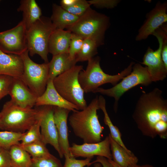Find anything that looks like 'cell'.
I'll list each match as a JSON object with an SVG mask.
<instances>
[{"instance_id":"29","label":"cell","mask_w":167,"mask_h":167,"mask_svg":"<svg viewBox=\"0 0 167 167\" xmlns=\"http://www.w3.org/2000/svg\"><path fill=\"white\" fill-rule=\"evenodd\" d=\"M46 145L42 140H40L26 145L21 146L32 158H38L50 154Z\"/></svg>"},{"instance_id":"3","label":"cell","mask_w":167,"mask_h":167,"mask_svg":"<svg viewBox=\"0 0 167 167\" xmlns=\"http://www.w3.org/2000/svg\"><path fill=\"white\" fill-rule=\"evenodd\" d=\"M109 24L108 17L90 7L66 29L84 39H89L94 41L98 46L104 43L105 33Z\"/></svg>"},{"instance_id":"27","label":"cell","mask_w":167,"mask_h":167,"mask_svg":"<svg viewBox=\"0 0 167 167\" xmlns=\"http://www.w3.org/2000/svg\"><path fill=\"white\" fill-rule=\"evenodd\" d=\"M24 133L7 131H0V146L3 149L9 150L12 146L20 144Z\"/></svg>"},{"instance_id":"41","label":"cell","mask_w":167,"mask_h":167,"mask_svg":"<svg viewBox=\"0 0 167 167\" xmlns=\"http://www.w3.org/2000/svg\"><path fill=\"white\" fill-rule=\"evenodd\" d=\"M3 149L0 146V152L2 149Z\"/></svg>"},{"instance_id":"37","label":"cell","mask_w":167,"mask_h":167,"mask_svg":"<svg viewBox=\"0 0 167 167\" xmlns=\"http://www.w3.org/2000/svg\"><path fill=\"white\" fill-rule=\"evenodd\" d=\"M94 164L93 167H113L108 159L102 156H97L96 160L91 162Z\"/></svg>"},{"instance_id":"24","label":"cell","mask_w":167,"mask_h":167,"mask_svg":"<svg viewBox=\"0 0 167 167\" xmlns=\"http://www.w3.org/2000/svg\"><path fill=\"white\" fill-rule=\"evenodd\" d=\"M9 152L11 167H32V158L20 144L12 146Z\"/></svg>"},{"instance_id":"14","label":"cell","mask_w":167,"mask_h":167,"mask_svg":"<svg viewBox=\"0 0 167 167\" xmlns=\"http://www.w3.org/2000/svg\"><path fill=\"white\" fill-rule=\"evenodd\" d=\"M167 5L158 2L148 14L144 23L139 28L135 38L136 41L147 39L167 21Z\"/></svg>"},{"instance_id":"8","label":"cell","mask_w":167,"mask_h":167,"mask_svg":"<svg viewBox=\"0 0 167 167\" xmlns=\"http://www.w3.org/2000/svg\"><path fill=\"white\" fill-rule=\"evenodd\" d=\"M152 82L147 67H143L137 63L133 64L131 72L119 83L109 89L98 88L93 92L99 93L113 97L115 100L114 109L116 110L119 99L126 92L138 85L147 86Z\"/></svg>"},{"instance_id":"2","label":"cell","mask_w":167,"mask_h":167,"mask_svg":"<svg viewBox=\"0 0 167 167\" xmlns=\"http://www.w3.org/2000/svg\"><path fill=\"white\" fill-rule=\"evenodd\" d=\"M100 109L98 97L93 99L84 109L73 112L69 117V124L76 135L85 143L101 141L104 128L99 122L97 110Z\"/></svg>"},{"instance_id":"9","label":"cell","mask_w":167,"mask_h":167,"mask_svg":"<svg viewBox=\"0 0 167 167\" xmlns=\"http://www.w3.org/2000/svg\"><path fill=\"white\" fill-rule=\"evenodd\" d=\"M24 65V70L21 78L29 88L38 97L45 91L49 76L48 63L38 64L32 60L28 50L20 55Z\"/></svg>"},{"instance_id":"1","label":"cell","mask_w":167,"mask_h":167,"mask_svg":"<svg viewBox=\"0 0 167 167\" xmlns=\"http://www.w3.org/2000/svg\"><path fill=\"white\" fill-rule=\"evenodd\" d=\"M162 93L157 88L143 92L136 103L132 116L143 135L151 138L167 137V101Z\"/></svg>"},{"instance_id":"35","label":"cell","mask_w":167,"mask_h":167,"mask_svg":"<svg viewBox=\"0 0 167 167\" xmlns=\"http://www.w3.org/2000/svg\"><path fill=\"white\" fill-rule=\"evenodd\" d=\"M90 5L100 8H111L116 6L118 2L115 0H91L88 1Z\"/></svg>"},{"instance_id":"30","label":"cell","mask_w":167,"mask_h":167,"mask_svg":"<svg viewBox=\"0 0 167 167\" xmlns=\"http://www.w3.org/2000/svg\"><path fill=\"white\" fill-rule=\"evenodd\" d=\"M32 167H63L60 160L51 154L38 158H32Z\"/></svg>"},{"instance_id":"38","label":"cell","mask_w":167,"mask_h":167,"mask_svg":"<svg viewBox=\"0 0 167 167\" xmlns=\"http://www.w3.org/2000/svg\"><path fill=\"white\" fill-rule=\"evenodd\" d=\"M77 0H62L60 1L61 6L63 8L70 7L74 4Z\"/></svg>"},{"instance_id":"12","label":"cell","mask_w":167,"mask_h":167,"mask_svg":"<svg viewBox=\"0 0 167 167\" xmlns=\"http://www.w3.org/2000/svg\"><path fill=\"white\" fill-rule=\"evenodd\" d=\"M157 38L159 43L158 48L155 51L150 48L147 49L141 63L147 67L152 82L162 81L167 75V68L161 58L163 42L162 28H159L152 34Z\"/></svg>"},{"instance_id":"15","label":"cell","mask_w":167,"mask_h":167,"mask_svg":"<svg viewBox=\"0 0 167 167\" xmlns=\"http://www.w3.org/2000/svg\"><path fill=\"white\" fill-rule=\"evenodd\" d=\"M9 95L15 104L24 108H33L38 97L21 78L13 77Z\"/></svg>"},{"instance_id":"42","label":"cell","mask_w":167,"mask_h":167,"mask_svg":"<svg viewBox=\"0 0 167 167\" xmlns=\"http://www.w3.org/2000/svg\"></svg>"},{"instance_id":"23","label":"cell","mask_w":167,"mask_h":167,"mask_svg":"<svg viewBox=\"0 0 167 167\" xmlns=\"http://www.w3.org/2000/svg\"><path fill=\"white\" fill-rule=\"evenodd\" d=\"M79 17L70 13L60 6L53 4L52 13L50 19L55 29L67 28L74 24Z\"/></svg>"},{"instance_id":"21","label":"cell","mask_w":167,"mask_h":167,"mask_svg":"<svg viewBox=\"0 0 167 167\" xmlns=\"http://www.w3.org/2000/svg\"><path fill=\"white\" fill-rule=\"evenodd\" d=\"M17 10L22 13V21L27 30L42 16L41 9L35 0H21Z\"/></svg>"},{"instance_id":"4","label":"cell","mask_w":167,"mask_h":167,"mask_svg":"<svg viewBox=\"0 0 167 167\" xmlns=\"http://www.w3.org/2000/svg\"><path fill=\"white\" fill-rule=\"evenodd\" d=\"M36 108H24L11 100L3 105L0 112V129L24 133L37 120Z\"/></svg>"},{"instance_id":"34","label":"cell","mask_w":167,"mask_h":167,"mask_svg":"<svg viewBox=\"0 0 167 167\" xmlns=\"http://www.w3.org/2000/svg\"><path fill=\"white\" fill-rule=\"evenodd\" d=\"M12 79L9 76L0 75V101L9 95Z\"/></svg>"},{"instance_id":"7","label":"cell","mask_w":167,"mask_h":167,"mask_svg":"<svg viewBox=\"0 0 167 167\" xmlns=\"http://www.w3.org/2000/svg\"><path fill=\"white\" fill-rule=\"evenodd\" d=\"M54 29L50 18L41 16L27 30L28 50L30 56L38 54L45 63L49 62L48 43Z\"/></svg>"},{"instance_id":"18","label":"cell","mask_w":167,"mask_h":167,"mask_svg":"<svg viewBox=\"0 0 167 167\" xmlns=\"http://www.w3.org/2000/svg\"><path fill=\"white\" fill-rule=\"evenodd\" d=\"M24 65L20 55L7 54L0 50V75L21 78Z\"/></svg>"},{"instance_id":"40","label":"cell","mask_w":167,"mask_h":167,"mask_svg":"<svg viewBox=\"0 0 167 167\" xmlns=\"http://www.w3.org/2000/svg\"><path fill=\"white\" fill-rule=\"evenodd\" d=\"M137 167H155L153 166L148 164H146L142 165H137Z\"/></svg>"},{"instance_id":"20","label":"cell","mask_w":167,"mask_h":167,"mask_svg":"<svg viewBox=\"0 0 167 167\" xmlns=\"http://www.w3.org/2000/svg\"><path fill=\"white\" fill-rule=\"evenodd\" d=\"M77 62L76 58L72 59L68 53L53 56L49 65V79L53 80L55 77L72 68Z\"/></svg>"},{"instance_id":"33","label":"cell","mask_w":167,"mask_h":167,"mask_svg":"<svg viewBox=\"0 0 167 167\" xmlns=\"http://www.w3.org/2000/svg\"><path fill=\"white\" fill-rule=\"evenodd\" d=\"M65 163L63 167H84L91 165V158H86L84 160H78L70 156L65 157Z\"/></svg>"},{"instance_id":"32","label":"cell","mask_w":167,"mask_h":167,"mask_svg":"<svg viewBox=\"0 0 167 167\" xmlns=\"http://www.w3.org/2000/svg\"><path fill=\"white\" fill-rule=\"evenodd\" d=\"M84 40L81 36L72 33L68 50L69 56L71 58H75L76 55L82 47Z\"/></svg>"},{"instance_id":"39","label":"cell","mask_w":167,"mask_h":167,"mask_svg":"<svg viewBox=\"0 0 167 167\" xmlns=\"http://www.w3.org/2000/svg\"><path fill=\"white\" fill-rule=\"evenodd\" d=\"M109 160V161L111 163V164H112V165H113V167H120V166H119L118 165L116 164V163H115L112 160ZM137 165H138L137 164V165H135L130 166L129 167H137Z\"/></svg>"},{"instance_id":"19","label":"cell","mask_w":167,"mask_h":167,"mask_svg":"<svg viewBox=\"0 0 167 167\" xmlns=\"http://www.w3.org/2000/svg\"><path fill=\"white\" fill-rule=\"evenodd\" d=\"M72 33L69 31L55 29L52 33L49 41L48 50L53 56L68 53Z\"/></svg>"},{"instance_id":"22","label":"cell","mask_w":167,"mask_h":167,"mask_svg":"<svg viewBox=\"0 0 167 167\" xmlns=\"http://www.w3.org/2000/svg\"><path fill=\"white\" fill-rule=\"evenodd\" d=\"M113 161L121 167H129L137 165L138 158L133 153L127 152L109 135Z\"/></svg>"},{"instance_id":"10","label":"cell","mask_w":167,"mask_h":167,"mask_svg":"<svg viewBox=\"0 0 167 167\" xmlns=\"http://www.w3.org/2000/svg\"><path fill=\"white\" fill-rule=\"evenodd\" d=\"M26 32L22 21L12 28L0 32V50L6 54L21 55L28 50Z\"/></svg>"},{"instance_id":"6","label":"cell","mask_w":167,"mask_h":167,"mask_svg":"<svg viewBox=\"0 0 167 167\" xmlns=\"http://www.w3.org/2000/svg\"><path fill=\"white\" fill-rule=\"evenodd\" d=\"M83 70L82 65H75L55 77L54 86L59 94L67 101L82 110L87 106L84 92L79 81L78 75Z\"/></svg>"},{"instance_id":"13","label":"cell","mask_w":167,"mask_h":167,"mask_svg":"<svg viewBox=\"0 0 167 167\" xmlns=\"http://www.w3.org/2000/svg\"><path fill=\"white\" fill-rule=\"evenodd\" d=\"M69 152L71 156L75 158L81 157L92 159L94 156H97L112 160L109 135L103 140L96 143H84L82 144L73 143L70 147Z\"/></svg>"},{"instance_id":"43","label":"cell","mask_w":167,"mask_h":167,"mask_svg":"<svg viewBox=\"0 0 167 167\" xmlns=\"http://www.w3.org/2000/svg\"></svg>"},{"instance_id":"17","label":"cell","mask_w":167,"mask_h":167,"mask_svg":"<svg viewBox=\"0 0 167 167\" xmlns=\"http://www.w3.org/2000/svg\"><path fill=\"white\" fill-rule=\"evenodd\" d=\"M50 105L64 108L73 112L79 110L78 107L67 101L58 92L53 84V80L49 79L44 93L37 97L35 106Z\"/></svg>"},{"instance_id":"26","label":"cell","mask_w":167,"mask_h":167,"mask_svg":"<svg viewBox=\"0 0 167 167\" xmlns=\"http://www.w3.org/2000/svg\"><path fill=\"white\" fill-rule=\"evenodd\" d=\"M98 46L95 41L89 39H84L82 47L75 56L77 62L88 61L97 53Z\"/></svg>"},{"instance_id":"5","label":"cell","mask_w":167,"mask_h":167,"mask_svg":"<svg viewBox=\"0 0 167 167\" xmlns=\"http://www.w3.org/2000/svg\"><path fill=\"white\" fill-rule=\"evenodd\" d=\"M100 62L99 57L92 58L88 61L86 69L79 72L78 80L84 92H93L100 86L105 84L110 83L115 85L120 80L131 72L134 64L131 62L120 73L110 75L103 71L100 66Z\"/></svg>"},{"instance_id":"11","label":"cell","mask_w":167,"mask_h":167,"mask_svg":"<svg viewBox=\"0 0 167 167\" xmlns=\"http://www.w3.org/2000/svg\"><path fill=\"white\" fill-rule=\"evenodd\" d=\"M37 119L40 122L42 140L46 144H49L57 152L60 158L63 155L58 142L57 130L54 117V106L43 105L36 106Z\"/></svg>"},{"instance_id":"25","label":"cell","mask_w":167,"mask_h":167,"mask_svg":"<svg viewBox=\"0 0 167 167\" xmlns=\"http://www.w3.org/2000/svg\"><path fill=\"white\" fill-rule=\"evenodd\" d=\"M99 105L104 114V122L109 129L110 135L112 138L129 153H132L126 147L121 138V134L118 128L112 123L108 114L106 108V102L104 98L102 96L98 97Z\"/></svg>"},{"instance_id":"31","label":"cell","mask_w":167,"mask_h":167,"mask_svg":"<svg viewBox=\"0 0 167 167\" xmlns=\"http://www.w3.org/2000/svg\"><path fill=\"white\" fill-rule=\"evenodd\" d=\"M90 6L88 1L77 0V2L72 6L63 9L72 15L80 17L90 7Z\"/></svg>"},{"instance_id":"16","label":"cell","mask_w":167,"mask_h":167,"mask_svg":"<svg viewBox=\"0 0 167 167\" xmlns=\"http://www.w3.org/2000/svg\"><path fill=\"white\" fill-rule=\"evenodd\" d=\"M71 111L66 109L54 106V117L58 133V143L64 157L71 156L67 124L68 115Z\"/></svg>"},{"instance_id":"28","label":"cell","mask_w":167,"mask_h":167,"mask_svg":"<svg viewBox=\"0 0 167 167\" xmlns=\"http://www.w3.org/2000/svg\"><path fill=\"white\" fill-rule=\"evenodd\" d=\"M40 140H42L40 122L37 120L28 130L24 133L21 139L20 145L22 146L26 145Z\"/></svg>"},{"instance_id":"36","label":"cell","mask_w":167,"mask_h":167,"mask_svg":"<svg viewBox=\"0 0 167 167\" xmlns=\"http://www.w3.org/2000/svg\"><path fill=\"white\" fill-rule=\"evenodd\" d=\"M0 167H11L9 150L3 149L0 152Z\"/></svg>"}]
</instances>
